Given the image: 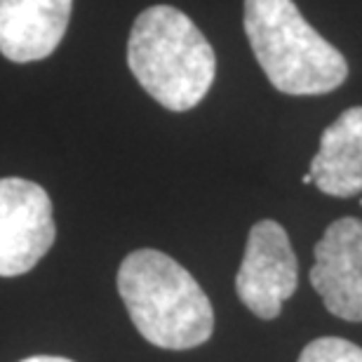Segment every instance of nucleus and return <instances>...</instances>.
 Segmentation results:
<instances>
[{
  "mask_svg": "<svg viewBox=\"0 0 362 362\" xmlns=\"http://www.w3.org/2000/svg\"><path fill=\"white\" fill-rule=\"evenodd\" d=\"M118 292L132 325L158 349H198L212 337L214 310L207 294L163 252L136 250L122 259Z\"/></svg>",
  "mask_w": 362,
  "mask_h": 362,
  "instance_id": "1",
  "label": "nucleus"
},
{
  "mask_svg": "<svg viewBox=\"0 0 362 362\" xmlns=\"http://www.w3.org/2000/svg\"><path fill=\"white\" fill-rule=\"evenodd\" d=\"M127 66L168 111H191L214 83L216 57L200 28L172 5H153L134 19Z\"/></svg>",
  "mask_w": 362,
  "mask_h": 362,
  "instance_id": "2",
  "label": "nucleus"
},
{
  "mask_svg": "<svg viewBox=\"0 0 362 362\" xmlns=\"http://www.w3.org/2000/svg\"><path fill=\"white\" fill-rule=\"evenodd\" d=\"M245 33L271 85L289 97H315L349 78L344 54L303 19L294 0H245Z\"/></svg>",
  "mask_w": 362,
  "mask_h": 362,
  "instance_id": "3",
  "label": "nucleus"
},
{
  "mask_svg": "<svg viewBox=\"0 0 362 362\" xmlns=\"http://www.w3.org/2000/svg\"><path fill=\"white\" fill-rule=\"evenodd\" d=\"M52 200L35 181L0 179V278L24 275L54 245Z\"/></svg>",
  "mask_w": 362,
  "mask_h": 362,
  "instance_id": "4",
  "label": "nucleus"
},
{
  "mask_svg": "<svg viewBox=\"0 0 362 362\" xmlns=\"http://www.w3.org/2000/svg\"><path fill=\"white\" fill-rule=\"evenodd\" d=\"M296 264L287 230L278 221H257L250 230L247 247L235 275V292L240 301L262 320L280 315L282 303L296 292Z\"/></svg>",
  "mask_w": 362,
  "mask_h": 362,
  "instance_id": "5",
  "label": "nucleus"
},
{
  "mask_svg": "<svg viewBox=\"0 0 362 362\" xmlns=\"http://www.w3.org/2000/svg\"><path fill=\"white\" fill-rule=\"evenodd\" d=\"M310 285L332 315L362 322V221L341 216L315 245Z\"/></svg>",
  "mask_w": 362,
  "mask_h": 362,
  "instance_id": "6",
  "label": "nucleus"
},
{
  "mask_svg": "<svg viewBox=\"0 0 362 362\" xmlns=\"http://www.w3.org/2000/svg\"><path fill=\"white\" fill-rule=\"evenodd\" d=\"M74 0H0V52L10 62L47 59L69 28Z\"/></svg>",
  "mask_w": 362,
  "mask_h": 362,
  "instance_id": "7",
  "label": "nucleus"
},
{
  "mask_svg": "<svg viewBox=\"0 0 362 362\" xmlns=\"http://www.w3.org/2000/svg\"><path fill=\"white\" fill-rule=\"evenodd\" d=\"M308 172L313 184L334 198L362 193V106L346 108L325 129Z\"/></svg>",
  "mask_w": 362,
  "mask_h": 362,
  "instance_id": "8",
  "label": "nucleus"
},
{
  "mask_svg": "<svg viewBox=\"0 0 362 362\" xmlns=\"http://www.w3.org/2000/svg\"><path fill=\"white\" fill-rule=\"evenodd\" d=\"M299 362H362V349L339 337H325L310 341L301 351Z\"/></svg>",
  "mask_w": 362,
  "mask_h": 362,
  "instance_id": "9",
  "label": "nucleus"
},
{
  "mask_svg": "<svg viewBox=\"0 0 362 362\" xmlns=\"http://www.w3.org/2000/svg\"><path fill=\"white\" fill-rule=\"evenodd\" d=\"M19 362H74L69 358H57V356H33V358H24Z\"/></svg>",
  "mask_w": 362,
  "mask_h": 362,
  "instance_id": "10",
  "label": "nucleus"
},
{
  "mask_svg": "<svg viewBox=\"0 0 362 362\" xmlns=\"http://www.w3.org/2000/svg\"><path fill=\"white\" fill-rule=\"evenodd\" d=\"M303 184H313V177H310V172H308V175H303Z\"/></svg>",
  "mask_w": 362,
  "mask_h": 362,
  "instance_id": "11",
  "label": "nucleus"
}]
</instances>
